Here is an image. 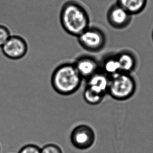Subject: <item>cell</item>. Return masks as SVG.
I'll use <instances>...</instances> for the list:
<instances>
[{
  "label": "cell",
  "mask_w": 153,
  "mask_h": 153,
  "mask_svg": "<svg viewBox=\"0 0 153 153\" xmlns=\"http://www.w3.org/2000/svg\"><path fill=\"white\" fill-rule=\"evenodd\" d=\"M0 151H1V147H0Z\"/></svg>",
  "instance_id": "cell-18"
},
{
  "label": "cell",
  "mask_w": 153,
  "mask_h": 153,
  "mask_svg": "<svg viewBox=\"0 0 153 153\" xmlns=\"http://www.w3.org/2000/svg\"><path fill=\"white\" fill-rule=\"evenodd\" d=\"M100 71L109 77L121 72L120 66L116 55L107 56L102 61Z\"/></svg>",
  "instance_id": "cell-12"
},
{
  "label": "cell",
  "mask_w": 153,
  "mask_h": 153,
  "mask_svg": "<svg viewBox=\"0 0 153 153\" xmlns=\"http://www.w3.org/2000/svg\"><path fill=\"white\" fill-rule=\"evenodd\" d=\"M110 77L101 71L86 79V86L97 93L105 95L107 94Z\"/></svg>",
  "instance_id": "cell-9"
},
{
  "label": "cell",
  "mask_w": 153,
  "mask_h": 153,
  "mask_svg": "<svg viewBox=\"0 0 153 153\" xmlns=\"http://www.w3.org/2000/svg\"><path fill=\"white\" fill-rule=\"evenodd\" d=\"M83 79L79 74L73 63H65L54 70L51 82L54 90L62 96L76 93L81 86Z\"/></svg>",
  "instance_id": "cell-2"
},
{
  "label": "cell",
  "mask_w": 153,
  "mask_h": 153,
  "mask_svg": "<svg viewBox=\"0 0 153 153\" xmlns=\"http://www.w3.org/2000/svg\"><path fill=\"white\" fill-rule=\"evenodd\" d=\"M10 30L4 25H0V48L5 44L11 36Z\"/></svg>",
  "instance_id": "cell-14"
},
{
  "label": "cell",
  "mask_w": 153,
  "mask_h": 153,
  "mask_svg": "<svg viewBox=\"0 0 153 153\" xmlns=\"http://www.w3.org/2000/svg\"><path fill=\"white\" fill-rule=\"evenodd\" d=\"M137 84L131 74L120 72L110 78L107 94L114 100L124 101L132 97Z\"/></svg>",
  "instance_id": "cell-3"
},
{
  "label": "cell",
  "mask_w": 153,
  "mask_h": 153,
  "mask_svg": "<svg viewBox=\"0 0 153 153\" xmlns=\"http://www.w3.org/2000/svg\"><path fill=\"white\" fill-rule=\"evenodd\" d=\"M60 20L65 31L76 37L90 26V19L87 10L75 1L64 3L60 12Z\"/></svg>",
  "instance_id": "cell-1"
},
{
  "label": "cell",
  "mask_w": 153,
  "mask_h": 153,
  "mask_svg": "<svg viewBox=\"0 0 153 153\" xmlns=\"http://www.w3.org/2000/svg\"><path fill=\"white\" fill-rule=\"evenodd\" d=\"M71 142L74 147L79 150L89 149L95 142L96 135L93 129L86 124H80L73 130Z\"/></svg>",
  "instance_id": "cell-5"
},
{
  "label": "cell",
  "mask_w": 153,
  "mask_h": 153,
  "mask_svg": "<svg viewBox=\"0 0 153 153\" xmlns=\"http://www.w3.org/2000/svg\"><path fill=\"white\" fill-rule=\"evenodd\" d=\"M1 49L4 56L12 60H21L27 56L29 51L26 40L17 35L11 36Z\"/></svg>",
  "instance_id": "cell-6"
},
{
  "label": "cell",
  "mask_w": 153,
  "mask_h": 153,
  "mask_svg": "<svg viewBox=\"0 0 153 153\" xmlns=\"http://www.w3.org/2000/svg\"><path fill=\"white\" fill-rule=\"evenodd\" d=\"M105 97V95L97 93L87 87L83 92L84 100L90 105H97L102 102Z\"/></svg>",
  "instance_id": "cell-13"
},
{
  "label": "cell",
  "mask_w": 153,
  "mask_h": 153,
  "mask_svg": "<svg viewBox=\"0 0 153 153\" xmlns=\"http://www.w3.org/2000/svg\"><path fill=\"white\" fill-rule=\"evenodd\" d=\"M41 149L42 153H63L61 149L54 144H47Z\"/></svg>",
  "instance_id": "cell-15"
},
{
  "label": "cell",
  "mask_w": 153,
  "mask_h": 153,
  "mask_svg": "<svg viewBox=\"0 0 153 153\" xmlns=\"http://www.w3.org/2000/svg\"><path fill=\"white\" fill-rule=\"evenodd\" d=\"M121 72L131 74L137 68V60L134 54L130 51L123 50L116 54Z\"/></svg>",
  "instance_id": "cell-10"
},
{
  "label": "cell",
  "mask_w": 153,
  "mask_h": 153,
  "mask_svg": "<svg viewBox=\"0 0 153 153\" xmlns=\"http://www.w3.org/2000/svg\"><path fill=\"white\" fill-rule=\"evenodd\" d=\"M152 38H153V33H152Z\"/></svg>",
  "instance_id": "cell-17"
},
{
  "label": "cell",
  "mask_w": 153,
  "mask_h": 153,
  "mask_svg": "<svg viewBox=\"0 0 153 153\" xmlns=\"http://www.w3.org/2000/svg\"><path fill=\"white\" fill-rule=\"evenodd\" d=\"M77 38L79 45L90 52L100 51L106 44V37L104 32L96 27L89 26Z\"/></svg>",
  "instance_id": "cell-4"
},
{
  "label": "cell",
  "mask_w": 153,
  "mask_h": 153,
  "mask_svg": "<svg viewBox=\"0 0 153 153\" xmlns=\"http://www.w3.org/2000/svg\"><path fill=\"white\" fill-rule=\"evenodd\" d=\"M107 19L111 27L115 29H123L128 27L131 23L132 15L117 3L108 10Z\"/></svg>",
  "instance_id": "cell-7"
},
{
  "label": "cell",
  "mask_w": 153,
  "mask_h": 153,
  "mask_svg": "<svg viewBox=\"0 0 153 153\" xmlns=\"http://www.w3.org/2000/svg\"><path fill=\"white\" fill-rule=\"evenodd\" d=\"M148 0H117V3L131 15L141 14L145 10Z\"/></svg>",
  "instance_id": "cell-11"
},
{
  "label": "cell",
  "mask_w": 153,
  "mask_h": 153,
  "mask_svg": "<svg viewBox=\"0 0 153 153\" xmlns=\"http://www.w3.org/2000/svg\"><path fill=\"white\" fill-rule=\"evenodd\" d=\"M73 64L83 79H87L100 71V63L95 58L91 56H80Z\"/></svg>",
  "instance_id": "cell-8"
},
{
  "label": "cell",
  "mask_w": 153,
  "mask_h": 153,
  "mask_svg": "<svg viewBox=\"0 0 153 153\" xmlns=\"http://www.w3.org/2000/svg\"><path fill=\"white\" fill-rule=\"evenodd\" d=\"M19 153H42V149L34 144H27L21 149Z\"/></svg>",
  "instance_id": "cell-16"
}]
</instances>
